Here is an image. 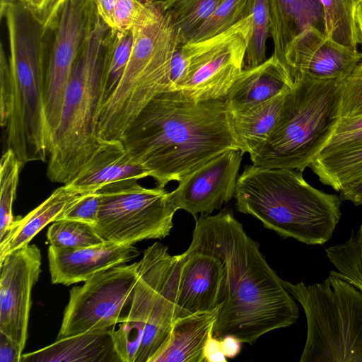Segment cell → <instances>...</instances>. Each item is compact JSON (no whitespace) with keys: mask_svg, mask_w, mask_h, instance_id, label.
<instances>
[{"mask_svg":"<svg viewBox=\"0 0 362 362\" xmlns=\"http://www.w3.org/2000/svg\"><path fill=\"white\" fill-rule=\"evenodd\" d=\"M189 247L216 255L223 266L214 337L221 339L232 335L252 344L264 334L297 322L298 307L284 280L267 262L258 243L246 233L232 211L202 215Z\"/></svg>","mask_w":362,"mask_h":362,"instance_id":"1","label":"cell"},{"mask_svg":"<svg viewBox=\"0 0 362 362\" xmlns=\"http://www.w3.org/2000/svg\"><path fill=\"white\" fill-rule=\"evenodd\" d=\"M121 141L130 157L161 187L171 181L179 182L228 150L240 149L226 100L196 101L181 90L153 98Z\"/></svg>","mask_w":362,"mask_h":362,"instance_id":"2","label":"cell"},{"mask_svg":"<svg viewBox=\"0 0 362 362\" xmlns=\"http://www.w3.org/2000/svg\"><path fill=\"white\" fill-rule=\"evenodd\" d=\"M302 173L245 166L237 180L236 207L282 237L322 245L332 238L340 221L341 199L310 185Z\"/></svg>","mask_w":362,"mask_h":362,"instance_id":"3","label":"cell"},{"mask_svg":"<svg viewBox=\"0 0 362 362\" xmlns=\"http://www.w3.org/2000/svg\"><path fill=\"white\" fill-rule=\"evenodd\" d=\"M4 16L11 81L5 148L12 150L23 165L45 162L52 144L44 104L47 28L22 4L8 7Z\"/></svg>","mask_w":362,"mask_h":362,"instance_id":"4","label":"cell"},{"mask_svg":"<svg viewBox=\"0 0 362 362\" xmlns=\"http://www.w3.org/2000/svg\"><path fill=\"white\" fill-rule=\"evenodd\" d=\"M110 31L98 16L73 66L49 154L47 176L52 182L69 183L103 141L98 136V124Z\"/></svg>","mask_w":362,"mask_h":362,"instance_id":"5","label":"cell"},{"mask_svg":"<svg viewBox=\"0 0 362 362\" xmlns=\"http://www.w3.org/2000/svg\"><path fill=\"white\" fill-rule=\"evenodd\" d=\"M341 79L294 81L265 143L252 164L300 172L325 147L340 119Z\"/></svg>","mask_w":362,"mask_h":362,"instance_id":"6","label":"cell"},{"mask_svg":"<svg viewBox=\"0 0 362 362\" xmlns=\"http://www.w3.org/2000/svg\"><path fill=\"white\" fill-rule=\"evenodd\" d=\"M133 30L135 39L124 74L100 110L98 134L101 140H121L141 110L158 94L170 90L171 62L181 44L162 0L145 23Z\"/></svg>","mask_w":362,"mask_h":362,"instance_id":"7","label":"cell"},{"mask_svg":"<svg viewBox=\"0 0 362 362\" xmlns=\"http://www.w3.org/2000/svg\"><path fill=\"white\" fill-rule=\"evenodd\" d=\"M284 282L306 317L300 362H362V292L331 273L308 286Z\"/></svg>","mask_w":362,"mask_h":362,"instance_id":"8","label":"cell"},{"mask_svg":"<svg viewBox=\"0 0 362 362\" xmlns=\"http://www.w3.org/2000/svg\"><path fill=\"white\" fill-rule=\"evenodd\" d=\"M93 228L104 242L134 245L170 234L176 210L165 187L145 188L136 180L109 185L100 191Z\"/></svg>","mask_w":362,"mask_h":362,"instance_id":"9","label":"cell"},{"mask_svg":"<svg viewBox=\"0 0 362 362\" xmlns=\"http://www.w3.org/2000/svg\"><path fill=\"white\" fill-rule=\"evenodd\" d=\"M251 27L247 15L217 35L182 45L187 68L177 90L196 101L226 99L244 69Z\"/></svg>","mask_w":362,"mask_h":362,"instance_id":"10","label":"cell"},{"mask_svg":"<svg viewBox=\"0 0 362 362\" xmlns=\"http://www.w3.org/2000/svg\"><path fill=\"white\" fill-rule=\"evenodd\" d=\"M139 265L115 266L73 287L57 339L115 326L132 300Z\"/></svg>","mask_w":362,"mask_h":362,"instance_id":"11","label":"cell"},{"mask_svg":"<svg viewBox=\"0 0 362 362\" xmlns=\"http://www.w3.org/2000/svg\"><path fill=\"white\" fill-rule=\"evenodd\" d=\"M98 18L92 0H66L47 25L54 36L47 54L44 104L52 141L61 122L73 66Z\"/></svg>","mask_w":362,"mask_h":362,"instance_id":"12","label":"cell"},{"mask_svg":"<svg viewBox=\"0 0 362 362\" xmlns=\"http://www.w3.org/2000/svg\"><path fill=\"white\" fill-rule=\"evenodd\" d=\"M42 256L28 244L0 260V332L23 351L28 339L31 292L41 272Z\"/></svg>","mask_w":362,"mask_h":362,"instance_id":"13","label":"cell"},{"mask_svg":"<svg viewBox=\"0 0 362 362\" xmlns=\"http://www.w3.org/2000/svg\"><path fill=\"white\" fill-rule=\"evenodd\" d=\"M243 153L230 149L214 158L179 182L169 192L177 211L182 209L194 218L209 215L235 197Z\"/></svg>","mask_w":362,"mask_h":362,"instance_id":"14","label":"cell"},{"mask_svg":"<svg viewBox=\"0 0 362 362\" xmlns=\"http://www.w3.org/2000/svg\"><path fill=\"white\" fill-rule=\"evenodd\" d=\"M362 60V52L344 47L315 28H309L289 45L282 63L292 82L344 80Z\"/></svg>","mask_w":362,"mask_h":362,"instance_id":"15","label":"cell"},{"mask_svg":"<svg viewBox=\"0 0 362 362\" xmlns=\"http://www.w3.org/2000/svg\"><path fill=\"white\" fill-rule=\"evenodd\" d=\"M174 321L218 309L221 302L223 266L216 255L188 247L182 254Z\"/></svg>","mask_w":362,"mask_h":362,"instance_id":"16","label":"cell"},{"mask_svg":"<svg viewBox=\"0 0 362 362\" xmlns=\"http://www.w3.org/2000/svg\"><path fill=\"white\" fill-rule=\"evenodd\" d=\"M139 255L134 245L112 242L81 248L49 245L47 257L51 281L65 286L84 282L98 272L132 261Z\"/></svg>","mask_w":362,"mask_h":362,"instance_id":"17","label":"cell"},{"mask_svg":"<svg viewBox=\"0 0 362 362\" xmlns=\"http://www.w3.org/2000/svg\"><path fill=\"white\" fill-rule=\"evenodd\" d=\"M150 176L149 171L134 161L121 140H103L79 173L66 184L83 193L99 192L103 187Z\"/></svg>","mask_w":362,"mask_h":362,"instance_id":"18","label":"cell"},{"mask_svg":"<svg viewBox=\"0 0 362 362\" xmlns=\"http://www.w3.org/2000/svg\"><path fill=\"white\" fill-rule=\"evenodd\" d=\"M293 86L285 68L272 55L257 66L243 69L225 99L228 111L245 110L286 94Z\"/></svg>","mask_w":362,"mask_h":362,"instance_id":"19","label":"cell"},{"mask_svg":"<svg viewBox=\"0 0 362 362\" xmlns=\"http://www.w3.org/2000/svg\"><path fill=\"white\" fill-rule=\"evenodd\" d=\"M268 1L272 55L281 64L289 45L306 29L315 28L325 34V16L320 0Z\"/></svg>","mask_w":362,"mask_h":362,"instance_id":"20","label":"cell"},{"mask_svg":"<svg viewBox=\"0 0 362 362\" xmlns=\"http://www.w3.org/2000/svg\"><path fill=\"white\" fill-rule=\"evenodd\" d=\"M182 255H176L154 298L135 362H151L167 342L174 323Z\"/></svg>","mask_w":362,"mask_h":362,"instance_id":"21","label":"cell"},{"mask_svg":"<svg viewBox=\"0 0 362 362\" xmlns=\"http://www.w3.org/2000/svg\"><path fill=\"white\" fill-rule=\"evenodd\" d=\"M121 362L111 328L57 339L40 350L22 354L21 362Z\"/></svg>","mask_w":362,"mask_h":362,"instance_id":"22","label":"cell"},{"mask_svg":"<svg viewBox=\"0 0 362 362\" xmlns=\"http://www.w3.org/2000/svg\"><path fill=\"white\" fill-rule=\"evenodd\" d=\"M218 308L175 320L167 342L151 362H206L204 346L213 335Z\"/></svg>","mask_w":362,"mask_h":362,"instance_id":"23","label":"cell"},{"mask_svg":"<svg viewBox=\"0 0 362 362\" xmlns=\"http://www.w3.org/2000/svg\"><path fill=\"white\" fill-rule=\"evenodd\" d=\"M83 192L64 185L25 217L15 220L0 240V260L7 254L28 245L47 225L54 222Z\"/></svg>","mask_w":362,"mask_h":362,"instance_id":"24","label":"cell"},{"mask_svg":"<svg viewBox=\"0 0 362 362\" xmlns=\"http://www.w3.org/2000/svg\"><path fill=\"white\" fill-rule=\"evenodd\" d=\"M286 94L245 110L228 112L233 135L243 153L251 155L265 143L276 122Z\"/></svg>","mask_w":362,"mask_h":362,"instance_id":"25","label":"cell"},{"mask_svg":"<svg viewBox=\"0 0 362 362\" xmlns=\"http://www.w3.org/2000/svg\"><path fill=\"white\" fill-rule=\"evenodd\" d=\"M310 168L320 181L339 192L362 177V141L329 153H320Z\"/></svg>","mask_w":362,"mask_h":362,"instance_id":"26","label":"cell"},{"mask_svg":"<svg viewBox=\"0 0 362 362\" xmlns=\"http://www.w3.org/2000/svg\"><path fill=\"white\" fill-rule=\"evenodd\" d=\"M324 11L325 34L337 43L358 50L361 42L356 21L360 0H320Z\"/></svg>","mask_w":362,"mask_h":362,"instance_id":"27","label":"cell"},{"mask_svg":"<svg viewBox=\"0 0 362 362\" xmlns=\"http://www.w3.org/2000/svg\"><path fill=\"white\" fill-rule=\"evenodd\" d=\"M336 270L330 273L362 292V223L344 241L325 249Z\"/></svg>","mask_w":362,"mask_h":362,"instance_id":"28","label":"cell"},{"mask_svg":"<svg viewBox=\"0 0 362 362\" xmlns=\"http://www.w3.org/2000/svg\"><path fill=\"white\" fill-rule=\"evenodd\" d=\"M178 33L182 45L189 42L194 32L213 13L223 0H162Z\"/></svg>","mask_w":362,"mask_h":362,"instance_id":"29","label":"cell"},{"mask_svg":"<svg viewBox=\"0 0 362 362\" xmlns=\"http://www.w3.org/2000/svg\"><path fill=\"white\" fill-rule=\"evenodd\" d=\"M134 39L135 33L132 30L122 32L111 29L106 48V69L102 105L115 90L124 74Z\"/></svg>","mask_w":362,"mask_h":362,"instance_id":"30","label":"cell"},{"mask_svg":"<svg viewBox=\"0 0 362 362\" xmlns=\"http://www.w3.org/2000/svg\"><path fill=\"white\" fill-rule=\"evenodd\" d=\"M247 14L251 18V36L246 50L245 68L257 66L266 58V41L269 35L270 12L268 0H248Z\"/></svg>","mask_w":362,"mask_h":362,"instance_id":"31","label":"cell"},{"mask_svg":"<svg viewBox=\"0 0 362 362\" xmlns=\"http://www.w3.org/2000/svg\"><path fill=\"white\" fill-rule=\"evenodd\" d=\"M22 165L12 150H5L0 165V240L6 235L15 221L12 206Z\"/></svg>","mask_w":362,"mask_h":362,"instance_id":"32","label":"cell"},{"mask_svg":"<svg viewBox=\"0 0 362 362\" xmlns=\"http://www.w3.org/2000/svg\"><path fill=\"white\" fill-rule=\"evenodd\" d=\"M49 245L55 247L81 248L104 241L90 224L70 220L54 221L47 232Z\"/></svg>","mask_w":362,"mask_h":362,"instance_id":"33","label":"cell"},{"mask_svg":"<svg viewBox=\"0 0 362 362\" xmlns=\"http://www.w3.org/2000/svg\"><path fill=\"white\" fill-rule=\"evenodd\" d=\"M247 4L248 0H223L189 42L204 40L227 30L247 16Z\"/></svg>","mask_w":362,"mask_h":362,"instance_id":"34","label":"cell"},{"mask_svg":"<svg viewBox=\"0 0 362 362\" xmlns=\"http://www.w3.org/2000/svg\"><path fill=\"white\" fill-rule=\"evenodd\" d=\"M158 4L159 0H118L112 30L124 32L141 26L153 13Z\"/></svg>","mask_w":362,"mask_h":362,"instance_id":"35","label":"cell"},{"mask_svg":"<svg viewBox=\"0 0 362 362\" xmlns=\"http://www.w3.org/2000/svg\"><path fill=\"white\" fill-rule=\"evenodd\" d=\"M362 115V60L343 81L340 118Z\"/></svg>","mask_w":362,"mask_h":362,"instance_id":"36","label":"cell"},{"mask_svg":"<svg viewBox=\"0 0 362 362\" xmlns=\"http://www.w3.org/2000/svg\"><path fill=\"white\" fill-rule=\"evenodd\" d=\"M362 141V115L340 118L320 153L342 149Z\"/></svg>","mask_w":362,"mask_h":362,"instance_id":"37","label":"cell"},{"mask_svg":"<svg viewBox=\"0 0 362 362\" xmlns=\"http://www.w3.org/2000/svg\"><path fill=\"white\" fill-rule=\"evenodd\" d=\"M100 202L99 192L83 193L68 206L56 221H77L94 226L98 219Z\"/></svg>","mask_w":362,"mask_h":362,"instance_id":"38","label":"cell"},{"mask_svg":"<svg viewBox=\"0 0 362 362\" xmlns=\"http://www.w3.org/2000/svg\"><path fill=\"white\" fill-rule=\"evenodd\" d=\"M0 123L1 127L5 128L9 112L11 81L8 59L2 44L0 48Z\"/></svg>","mask_w":362,"mask_h":362,"instance_id":"39","label":"cell"},{"mask_svg":"<svg viewBox=\"0 0 362 362\" xmlns=\"http://www.w3.org/2000/svg\"><path fill=\"white\" fill-rule=\"evenodd\" d=\"M187 68V60L182 45L174 52L170 66V90H177Z\"/></svg>","mask_w":362,"mask_h":362,"instance_id":"40","label":"cell"},{"mask_svg":"<svg viewBox=\"0 0 362 362\" xmlns=\"http://www.w3.org/2000/svg\"><path fill=\"white\" fill-rule=\"evenodd\" d=\"M22 354L18 344L0 332V362H21Z\"/></svg>","mask_w":362,"mask_h":362,"instance_id":"41","label":"cell"},{"mask_svg":"<svg viewBox=\"0 0 362 362\" xmlns=\"http://www.w3.org/2000/svg\"><path fill=\"white\" fill-rule=\"evenodd\" d=\"M56 2L57 0H23V5L45 23Z\"/></svg>","mask_w":362,"mask_h":362,"instance_id":"42","label":"cell"},{"mask_svg":"<svg viewBox=\"0 0 362 362\" xmlns=\"http://www.w3.org/2000/svg\"><path fill=\"white\" fill-rule=\"evenodd\" d=\"M102 21L114 28L115 11L118 0H92Z\"/></svg>","mask_w":362,"mask_h":362,"instance_id":"43","label":"cell"},{"mask_svg":"<svg viewBox=\"0 0 362 362\" xmlns=\"http://www.w3.org/2000/svg\"><path fill=\"white\" fill-rule=\"evenodd\" d=\"M339 192L341 200L351 202L356 206L362 205V177L344 187Z\"/></svg>","mask_w":362,"mask_h":362,"instance_id":"44","label":"cell"},{"mask_svg":"<svg viewBox=\"0 0 362 362\" xmlns=\"http://www.w3.org/2000/svg\"><path fill=\"white\" fill-rule=\"evenodd\" d=\"M204 355L206 362H226V356L221 351L220 339L211 336L204 346Z\"/></svg>","mask_w":362,"mask_h":362,"instance_id":"45","label":"cell"},{"mask_svg":"<svg viewBox=\"0 0 362 362\" xmlns=\"http://www.w3.org/2000/svg\"><path fill=\"white\" fill-rule=\"evenodd\" d=\"M242 343L238 338L227 335L220 339L221 349L226 358H233L241 351Z\"/></svg>","mask_w":362,"mask_h":362,"instance_id":"46","label":"cell"},{"mask_svg":"<svg viewBox=\"0 0 362 362\" xmlns=\"http://www.w3.org/2000/svg\"><path fill=\"white\" fill-rule=\"evenodd\" d=\"M23 4V0H0V16L2 18L8 7L15 4Z\"/></svg>","mask_w":362,"mask_h":362,"instance_id":"47","label":"cell"},{"mask_svg":"<svg viewBox=\"0 0 362 362\" xmlns=\"http://www.w3.org/2000/svg\"><path fill=\"white\" fill-rule=\"evenodd\" d=\"M356 21L361 38V45H362V0H360L356 6Z\"/></svg>","mask_w":362,"mask_h":362,"instance_id":"48","label":"cell"},{"mask_svg":"<svg viewBox=\"0 0 362 362\" xmlns=\"http://www.w3.org/2000/svg\"><path fill=\"white\" fill-rule=\"evenodd\" d=\"M65 1H66V0H57V2L55 4V5H54V7L53 10L52 11L49 18L46 21V22L50 21L51 19H52L55 16L57 10L59 9V8L62 5V4Z\"/></svg>","mask_w":362,"mask_h":362,"instance_id":"49","label":"cell"}]
</instances>
